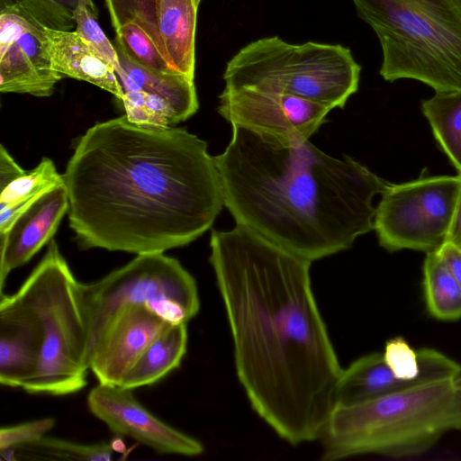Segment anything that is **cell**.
Returning <instances> with one entry per match:
<instances>
[{
    "label": "cell",
    "mask_w": 461,
    "mask_h": 461,
    "mask_svg": "<svg viewBox=\"0 0 461 461\" xmlns=\"http://www.w3.org/2000/svg\"><path fill=\"white\" fill-rule=\"evenodd\" d=\"M210 249L252 409L292 445L319 439L343 369L312 292V262L239 224L212 230Z\"/></svg>",
    "instance_id": "1"
},
{
    "label": "cell",
    "mask_w": 461,
    "mask_h": 461,
    "mask_svg": "<svg viewBox=\"0 0 461 461\" xmlns=\"http://www.w3.org/2000/svg\"><path fill=\"white\" fill-rule=\"evenodd\" d=\"M63 176L69 226L84 249L164 253L202 236L224 206L205 140L125 115L89 128Z\"/></svg>",
    "instance_id": "2"
},
{
    "label": "cell",
    "mask_w": 461,
    "mask_h": 461,
    "mask_svg": "<svg viewBox=\"0 0 461 461\" xmlns=\"http://www.w3.org/2000/svg\"><path fill=\"white\" fill-rule=\"evenodd\" d=\"M214 157L236 224L311 262L350 249L374 229L373 200L388 182L353 158L309 140L281 142L231 125Z\"/></svg>",
    "instance_id": "3"
},
{
    "label": "cell",
    "mask_w": 461,
    "mask_h": 461,
    "mask_svg": "<svg viewBox=\"0 0 461 461\" xmlns=\"http://www.w3.org/2000/svg\"><path fill=\"white\" fill-rule=\"evenodd\" d=\"M446 379L334 406L319 439L323 461L379 454L416 456L445 433L461 430V388Z\"/></svg>",
    "instance_id": "4"
},
{
    "label": "cell",
    "mask_w": 461,
    "mask_h": 461,
    "mask_svg": "<svg viewBox=\"0 0 461 461\" xmlns=\"http://www.w3.org/2000/svg\"><path fill=\"white\" fill-rule=\"evenodd\" d=\"M76 279L55 240L16 294L40 322L42 346L28 393L71 394L87 384L88 330Z\"/></svg>",
    "instance_id": "5"
},
{
    "label": "cell",
    "mask_w": 461,
    "mask_h": 461,
    "mask_svg": "<svg viewBox=\"0 0 461 461\" xmlns=\"http://www.w3.org/2000/svg\"><path fill=\"white\" fill-rule=\"evenodd\" d=\"M361 67L340 44L287 42L266 37L240 49L227 63L226 88L291 95L344 108L358 89Z\"/></svg>",
    "instance_id": "6"
},
{
    "label": "cell",
    "mask_w": 461,
    "mask_h": 461,
    "mask_svg": "<svg viewBox=\"0 0 461 461\" xmlns=\"http://www.w3.org/2000/svg\"><path fill=\"white\" fill-rule=\"evenodd\" d=\"M375 32L385 81L414 79L435 93L461 91V28L405 0H352Z\"/></svg>",
    "instance_id": "7"
},
{
    "label": "cell",
    "mask_w": 461,
    "mask_h": 461,
    "mask_svg": "<svg viewBox=\"0 0 461 461\" xmlns=\"http://www.w3.org/2000/svg\"><path fill=\"white\" fill-rule=\"evenodd\" d=\"M79 291L88 330V362L107 323L128 305H147L172 323H187L200 309L194 276L164 253L137 255L96 282L80 283Z\"/></svg>",
    "instance_id": "8"
},
{
    "label": "cell",
    "mask_w": 461,
    "mask_h": 461,
    "mask_svg": "<svg viewBox=\"0 0 461 461\" xmlns=\"http://www.w3.org/2000/svg\"><path fill=\"white\" fill-rule=\"evenodd\" d=\"M459 186V175L389 183L374 218L379 245L389 252L437 251L448 240Z\"/></svg>",
    "instance_id": "9"
},
{
    "label": "cell",
    "mask_w": 461,
    "mask_h": 461,
    "mask_svg": "<svg viewBox=\"0 0 461 461\" xmlns=\"http://www.w3.org/2000/svg\"><path fill=\"white\" fill-rule=\"evenodd\" d=\"M330 111L309 99L250 88L224 87L219 95L218 113L228 122L281 142L309 140Z\"/></svg>",
    "instance_id": "10"
},
{
    "label": "cell",
    "mask_w": 461,
    "mask_h": 461,
    "mask_svg": "<svg viewBox=\"0 0 461 461\" xmlns=\"http://www.w3.org/2000/svg\"><path fill=\"white\" fill-rule=\"evenodd\" d=\"M0 12V91L50 96L63 76L52 69L44 26L16 4Z\"/></svg>",
    "instance_id": "11"
},
{
    "label": "cell",
    "mask_w": 461,
    "mask_h": 461,
    "mask_svg": "<svg viewBox=\"0 0 461 461\" xmlns=\"http://www.w3.org/2000/svg\"><path fill=\"white\" fill-rule=\"evenodd\" d=\"M132 390L98 384L88 393L87 407L115 435L130 438L159 454L196 456L203 446L151 413Z\"/></svg>",
    "instance_id": "12"
},
{
    "label": "cell",
    "mask_w": 461,
    "mask_h": 461,
    "mask_svg": "<svg viewBox=\"0 0 461 461\" xmlns=\"http://www.w3.org/2000/svg\"><path fill=\"white\" fill-rule=\"evenodd\" d=\"M172 324L144 304L122 308L91 351L89 369L99 384L120 385L146 348Z\"/></svg>",
    "instance_id": "13"
},
{
    "label": "cell",
    "mask_w": 461,
    "mask_h": 461,
    "mask_svg": "<svg viewBox=\"0 0 461 461\" xmlns=\"http://www.w3.org/2000/svg\"><path fill=\"white\" fill-rule=\"evenodd\" d=\"M42 332L32 308L15 293L0 294V383L23 388L34 377Z\"/></svg>",
    "instance_id": "14"
},
{
    "label": "cell",
    "mask_w": 461,
    "mask_h": 461,
    "mask_svg": "<svg viewBox=\"0 0 461 461\" xmlns=\"http://www.w3.org/2000/svg\"><path fill=\"white\" fill-rule=\"evenodd\" d=\"M69 202L65 183L41 195L0 235V294L9 273L26 264L57 231Z\"/></svg>",
    "instance_id": "15"
},
{
    "label": "cell",
    "mask_w": 461,
    "mask_h": 461,
    "mask_svg": "<svg viewBox=\"0 0 461 461\" xmlns=\"http://www.w3.org/2000/svg\"><path fill=\"white\" fill-rule=\"evenodd\" d=\"M52 69L63 77L93 84L122 100V86L114 68L75 31L44 28Z\"/></svg>",
    "instance_id": "16"
},
{
    "label": "cell",
    "mask_w": 461,
    "mask_h": 461,
    "mask_svg": "<svg viewBox=\"0 0 461 461\" xmlns=\"http://www.w3.org/2000/svg\"><path fill=\"white\" fill-rule=\"evenodd\" d=\"M201 0H156L157 25L170 67L194 78L195 32Z\"/></svg>",
    "instance_id": "17"
},
{
    "label": "cell",
    "mask_w": 461,
    "mask_h": 461,
    "mask_svg": "<svg viewBox=\"0 0 461 461\" xmlns=\"http://www.w3.org/2000/svg\"><path fill=\"white\" fill-rule=\"evenodd\" d=\"M121 70L116 73L123 92L144 91L168 102L185 121L199 108L194 79L181 73H162L136 62L114 41Z\"/></svg>",
    "instance_id": "18"
},
{
    "label": "cell",
    "mask_w": 461,
    "mask_h": 461,
    "mask_svg": "<svg viewBox=\"0 0 461 461\" xmlns=\"http://www.w3.org/2000/svg\"><path fill=\"white\" fill-rule=\"evenodd\" d=\"M399 378L380 352L365 355L343 369L338 381L334 406L351 405L414 387Z\"/></svg>",
    "instance_id": "19"
},
{
    "label": "cell",
    "mask_w": 461,
    "mask_h": 461,
    "mask_svg": "<svg viewBox=\"0 0 461 461\" xmlns=\"http://www.w3.org/2000/svg\"><path fill=\"white\" fill-rule=\"evenodd\" d=\"M187 323L172 324L142 353L119 386L131 390L154 384L178 368L187 349Z\"/></svg>",
    "instance_id": "20"
},
{
    "label": "cell",
    "mask_w": 461,
    "mask_h": 461,
    "mask_svg": "<svg viewBox=\"0 0 461 461\" xmlns=\"http://www.w3.org/2000/svg\"><path fill=\"white\" fill-rule=\"evenodd\" d=\"M433 135L461 174V91L435 93L421 103Z\"/></svg>",
    "instance_id": "21"
},
{
    "label": "cell",
    "mask_w": 461,
    "mask_h": 461,
    "mask_svg": "<svg viewBox=\"0 0 461 461\" xmlns=\"http://www.w3.org/2000/svg\"><path fill=\"white\" fill-rule=\"evenodd\" d=\"M423 291L428 312L441 321L461 318V285L437 251L426 253Z\"/></svg>",
    "instance_id": "22"
},
{
    "label": "cell",
    "mask_w": 461,
    "mask_h": 461,
    "mask_svg": "<svg viewBox=\"0 0 461 461\" xmlns=\"http://www.w3.org/2000/svg\"><path fill=\"white\" fill-rule=\"evenodd\" d=\"M10 452H14L18 459L108 461L112 459L113 448L108 442L81 444L44 436Z\"/></svg>",
    "instance_id": "23"
},
{
    "label": "cell",
    "mask_w": 461,
    "mask_h": 461,
    "mask_svg": "<svg viewBox=\"0 0 461 461\" xmlns=\"http://www.w3.org/2000/svg\"><path fill=\"white\" fill-rule=\"evenodd\" d=\"M62 184L63 175L58 172L50 158H43L36 167L26 171L1 190L0 210L33 203L45 193Z\"/></svg>",
    "instance_id": "24"
},
{
    "label": "cell",
    "mask_w": 461,
    "mask_h": 461,
    "mask_svg": "<svg viewBox=\"0 0 461 461\" xmlns=\"http://www.w3.org/2000/svg\"><path fill=\"white\" fill-rule=\"evenodd\" d=\"M114 41L141 66L162 73H178L164 58L149 34L136 23H128L115 31Z\"/></svg>",
    "instance_id": "25"
},
{
    "label": "cell",
    "mask_w": 461,
    "mask_h": 461,
    "mask_svg": "<svg viewBox=\"0 0 461 461\" xmlns=\"http://www.w3.org/2000/svg\"><path fill=\"white\" fill-rule=\"evenodd\" d=\"M105 4L114 31L128 23H136L149 34L165 58L157 25L156 0H105Z\"/></svg>",
    "instance_id": "26"
},
{
    "label": "cell",
    "mask_w": 461,
    "mask_h": 461,
    "mask_svg": "<svg viewBox=\"0 0 461 461\" xmlns=\"http://www.w3.org/2000/svg\"><path fill=\"white\" fill-rule=\"evenodd\" d=\"M46 28L56 31L76 29L74 12L58 0H12Z\"/></svg>",
    "instance_id": "27"
},
{
    "label": "cell",
    "mask_w": 461,
    "mask_h": 461,
    "mask_svg": "<svg viewBox=\"0 0 461 461\" xmlns=\"http://www.w3.org/2000/svg\"><path fill=\"white\" fill-rule=\"evenodd\" d=\"M74 18L75 32L89 42L95 51L114 68L115 73L121 70L116 49L97 23L95 14L89 9L77 8Z\"/></svg>",
    "instance_id": "28"
},
{
    "label": "cell",
    "mask_w": 461,
    "mask_h": 461,
    "mask_svg": "<svg viewBox=\"0 0 461 461\" xmlns=\"http://www.w3.org/2000/svg\"><path fill=\"white\" fill-rule=\"evenodd\" d=\"M55 419H40L3 427L0 429V451L10 452L22 446L38 441L53 429Z\"/></svg>",
    "instance_id": "29"
},
{
    "label": "cell",
    "mask_w": 461,
    "mask_h": 461,
    "mask_svg": "<svg viewBox=\"0 0 461 461\" xmlns=\"http://www.w3.org/2000/svg\"><path fill=\"white\" fill-rule=\"evenodd\" d=\"M436 18L461 28V0H405Z\"/></svg>",
    "instance_id": "30"
},
{
    "label": "cell",
    "mask_w": 461,
    "mask_h": 461,
    "mask_svg": "<svg viewBox=\"0 0 461 461\" xmlns=\"http://www.w3.org/2000/svg\"><path fill=\"white\" fill-rule=\"evenodd\" d=\"M26 170L23 169L12 158L7 149L0 148V191L10 183L22 176Z\"/></svg>",
    "instance_id": "31"
},
{
    "label": "cell",
    "mask_w": 461,
    "mask_h": 461,
    "mask_svg": "<svg viewBox=\"0 0 461 461\" xmlns=\"http://www.w3.org/2000/svg\"><path fill=\"white\" fill-rule=\"evenodd\" d=\"M437 253L461 285V249L447 241L437 250Z\"/></svg>",
    "instance_id": "32"
},
{
    "label": "cell",
    "mask_w": 461,
    "mask_h": 461,
    "mask_svg": "<svg viewBox=\"0 0 461 461\" xmlns=\"http://www.w3.org/2000/svg\"><path fill=\"white\" fill-rule=\"evenodd\" d=\"M458 175L460 186L447 241L461 249V174Z\"/></svg>",
    "instance_id": "33"
},
{
    "label": "cell",
    "mask_w": 461,
    "mask_h": 461,
    "mask_svg": "<svg viewBox=\"0 0 461 461\" xmlns=\"http://www.w3.org/2000/svg\"><path fill=\"white\" fill-rule=\"evenodd\" d=\"M77 8H80V9L87 8V9L91 10L94 14H95V9L92 0H78V5H77Z\"/></svg>",
    "instance_id": "34"
},
{
    "label": "cell",
    "mask_w": 461,
    "mask_h": 461,
    "mask_svg": "<svg viewBox=\"0 0 461 461\" xmlns=\"http://www.w3.org/2000/svg\"><path fill=\"white\" fill-rule=\"evenodd\" d=\"M454 384L457 388H461V375L454 380Z\"/></svg>",
    "instance_id": "35"
}]
</instances>
